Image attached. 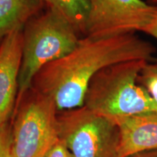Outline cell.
Segmentation results:
<instances>
[{
	"label": "cell",
	"instance_id": "9a60e30c",
	"mask_svg": "<svg viewBox=\"0 0 157 157\" xmlns=\"http://www.w3.org/2000/svg\"><path fill=\"white\" fill-rule=\"evenodd\" d=\"M127 157H157V149L136 153Z\"/></svg>",
	"mask_w": 157,
	"mask_h": 157
},
{
	"label": "cell",
	"instance_id": "9c48e42d",
	"mask_svg": "<svg viewBox=\"0 0 157 157\" xmlns=\"http://www.w3.org/2000/svg\"><path fill=\"white\" fill-rule=\"evenodd\" d=\"M45 5L42 0H0V40L13 31L23 29Z\"/></svg>",
	"mask_w": 157,
	"mask_h": 157
},
{
	"label": "cell",
	"instance_id": "6da1fadb",
	"mask_svg": "<svg viewBox=\"0 0 157 157\" xmlns=\"http://www.w3.org/2000/svg\"><path fill=\"white\" fill-rule=\"evenodd\" d=\"M156 49L136 34L107 38L82 36L76 48L38 72L32 88L50 98L59 111L84 105V98L96 74L103 68L133 60H154Z\"/></svg>",
	"mask_w": 157,
	"mask_h": 157
},
{
	"label": "cell",
	"instance_id": "4fadbf2b",
	"mask_svg": "<svg viewBox=\"0 0 157 157\" xmlns=\"http://www.w3.org/2000/svg\"><path fill=\"white\" fill-rule=\"evenodd\" d=\"M43 157H74L63 141L59 137L51 146Z\"/></svg>",
	"mask_w": 157,
	"mask_h": 157
},
{
	"label": "cell",
	"instance_id": "52a82bcc",
	"mask_svg": "<svg viewBox=\"0 0 157 157\" xmlns=\"http://www.w3.org/2000/svg\"><path fill=\"white\" fill-rule=\"evenodd\" d=\"M23 54V29L0 42V127L9 122L16 107Z\"/></svg>",
	"mask_w": 157,
	"mask_h": 157
},
{
	"label": "cell",
	"instance_id": "8fae6325",
	"mask_svg": "<svg viewBox=\"0 0 157 157\" xmlns=\"http://www.w3.org/2000/svg\"><path fill=\"white\" fill-rule=\"evenodd\" d=\"M138 83L148 91L157 105V59L147 62L139 75Z\"/></svg>",
	"mask_w": 157,
	"mask_h": 157
},
{
	"label": "cell",
	"instance_id": "5b68a950",
	"mask_svg": "<svg viewBox=\"0 0 157 157\" xmlns=\"http://www.w3.org/2000/svg\"><path fill=\"white\" fill-rule=\"evenodd\" d=\"M58 129L74 157H119L117 124L85 105L58 111Z\"/></svg>",
	"mask_w": 157,
	"mask_h": 157
},
{
	"label": "cell",
	"instance_id": "277c9868",
	"mask_svg": "<svg viewBox=\"0 0 157 157\" xmlns=\"http://www.w3.org/2000/svg\"><path fill=\"white\" fill-rule=\"evenodd\" d=\"M55 102L31 87L17 102L11 123L12 157H43L59 139Z\"/></svg>",
	"mask_w": 157,
	"mask_h": 157
},
{
	"label": "cell",
	"instance_id": "7c38bea8",
	"mask_svg": "<svg viewBox=\"0 0 157 157\" xmlns=\"http://www.w3.org/2000/svg\"><path fill=\"white\" fill-rule=\"evenodd\" d=\"M0 157H12L11 123L0 127Z\"/></svg>",
	"mask_w": 157,
	"mask_h": 157
},
{
	"label": "cell",
	"instance_id": "8992f818",
	"mask_svg": "<svg viewBox=\"0 0 157 157\" xmlns=\"http://www.w3.org/2000/svg\"><path fill=\"white\" fill-rule=\"evenodd\" d=\"M90 12L84 36L107 38L143 32L157 5L143 0H89Z\"/></svg>",
	"mask_w": 157,
	"mask_h": 157
},
{
	"label": "cell",
	"instance_id": "2e32d148",
	"mask_svg": "<svg viewBox=\"0 0 157 157\" xmlns=\"http://www.w3.org/2000/svg\"><path fill=\"white\" fill-rule=\"evenodd\" d=\"M148 3L151 4L153 5H157V0H148Z\"/></svg>",
	"mask_w": 157,
	"mask_h": 157
},
{
	"label": "cell",
	"instance_id": "3957f363",
	"mask_svg": "<svg viewBox=\"0 0 157 157\" xmlns=\"http://www.w3.org/2000/svg\"><path fill=\"white\" fill-rule=\"evenodd\" d=\"M80 35L56 10L48 7L29 20L23 29V54L17 102L32 87L44 66L76 48Z\"/></svg>",
	"mask_w": 157,
	"mask_h": 157
},
{
	"label": "cell",
	"instance_id": "5bb4252c",
	"mask_svg": "<svg viewBox=\"0 0 157 157\" xmlns=\"http://www.w3.org/2000/svg\"><path fill=\"white\" fill-rule=\"evenodd\" d=\"M143 32L149 36H151L157 40V9L151 21H150V23H148V25L143 30Z\"/></svg>",
	"mask_w": 157,
	"mask_h": 157
},
{
	"label": "cell",
	"instance_id": "e0dca14e",
	"mask_svg": "<svg viewBox=\"0 0 157 157\" xmlns=\"http://www.w3.org/2000/svg\"><path fill=\"white\" fill-rule=\"evenodd\" d=\"M1 41H2V40H0V42H1Z\"/></svg>",
	"mask_w": 157,
	"mask_h": 157
},
{
	"label": "cell",
	"instance_id": "30bf717a",
	"mask_svg": "<svg viewBox=\"0 0 157 157\" xmlns=\"http://www.w3.org/2000/svg\"><path fill=\"white\" fill-rule=\"evenodd\" d=\"M48 7L56 10L84 36L90 12L89 0H42Z\"/></svg>",
	"mask_w": 157,
	"mask_h": 157
},
{
	"label": "cell",
	"instance_id": "7a4b0ae2",
	"mask_svg": "<svg viewBox=\"0 0 157 157\" xmlns=\"http://www.w3.org/2000/svg\"><path fill=\"white\" fill-rule=\"evenodd\" d=\"M147 62L129 60L103 68L92 78L84 105L109 119L156 111V103L138 83Z\"/></svg>",
	"mask_w": 157,
	"mask_h": 157
},
{
	"label": "cell",
	"instance_id": "ba28073f",
	"mask_svg": "<svg viewBox=\"0 0 157 157\" xmlns=\"http://www.w3.org/2000/svg\"><path fill=\"white\" fill-rule=\"evenodd\" d=\"M110 119L119 129V157L157 149V111Z\"/></svg>",
	"mask_w": 157,
	"mask_h": 157
}]
</instances>
